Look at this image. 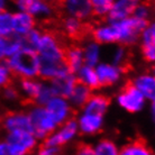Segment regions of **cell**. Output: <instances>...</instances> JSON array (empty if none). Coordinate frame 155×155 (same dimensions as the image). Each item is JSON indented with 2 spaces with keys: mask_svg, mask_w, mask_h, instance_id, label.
<instances>
[{
  "mask_svg": "<svg viewBox=\"0 0 155 155\" xmlns=\"http://www.w3.org/2000/svg\"><path fill=\"white\" fill-rule=\"evenodd\" d=\"M148 21L130 16L118 21L107 20L92 29V39L100 45H133L140 39V34L146 28Z\"/></svg>",
  "mask_w": 155,
  "mask_h": 155,
  "instance_id": "obj_1",
  "label": "cell"
},
{
  "mask_svg": "<svg viewBox=\"0 0 155 155\" xmlns=\"http://www.w3.org/2000/svg\"><path fill=\"white\" fill-rule=\"evenodd\" d=\"M5 64L14 77L19 79H33L38 75L39 58L35 51L21 48L9 56Z\"/></svg>",
  "mask_w": 155,
  "mask_h": 155,
  "instance_id": "obj_2",
  "label": "cell"
},
{
  "mask_svg": "<svg viewBox=\"0 0 155 155\" xmlns=\"http://www.w3.org/2000/svg\"><path fill=\"white\" fill-rule=\"evenodd\" d=\"M65 47L62 41L55 33L46 31L42 33L37 47L39 61L46 62H65L64 61Z\"/></svg>",
  "mask_w": 155,
  "mask_h": 155,
  "instance_id": "obj_3",
  "label": "cell"
},
{
  "mask_svg": "<svg viewBox=\"0 0 155 155\" xmlns=\"http://www.w3.org/2000/svg\"><path fill=\"white\" fill-rule=\"evenodd\" d=\"M28 116L33 126V134L37 140H45L58 128V125L48 115L44 106L35 105Z\"/></svg>",
  "mask_w": 155,
  "mask_h": 155,
  "instance_id": "obj_4",
  "label": "cell"
},
{
  "mask_svg": "<svg viewBox=\"0 0 155 155\" xmlns=\"http://www.w3.org/2000/svg\"><path fill=\"white\" fill-rule=\"evenodd\" d=\"M117 104L120 108L130 114H137L142 111L146 106V99L140 92V90L136 89V87L129 83L125 85L120 92L117 94Z\"/></svg>",
  "mask_w": 155,
  "mask_h": 155,
  "instance_id": "obj_5",
  "label": "cell"
},
{
  "mask_svg": "<svg viewBox=\"0 0 155 155\" xmlns=\"http://www.w3.org/2000/svg\"><path fill=\"white\" fill-rule=\"evenodd\" d=\"M79 133L80 132H79L77 119L70 118L61 126H58L50 136H47L45 138L44 146L60 150L61 146L72 142L79 135Z\"/></svg>",
  "mask_w": 155,
  "mask_h": 155,
  "instance_id": "obj_6",
  "label": "cell"
},
{
  "mask_svg": "<svg viewBox=\"0 0 155 155\" xmlns=\"http://www.w3.org/2000/svg\"><path fill=\"white\" fill-rule=\"evenodd\" d=\"M6 144L10 155H27L36 147L37 138L28 132L8 133Z\"/></svg>",
  "mask_w": 155,
  "mask_h": 155,
  "instance_id": "obj_7",
  "label": "cell"
},
{
  "mask_svg": "<svg viewBox=\"0 0 155 155\" xmlns=\"http://www.w3.org/2000/svg\"><path fill=\"white\" fill-rule=\"evenodd\" d=\"M47 113L54 120V123L58 126H61L66 120L72 118L73 115V108L70 105L69 100L66 98L58 97L55 96L51 99L46 105L44 106Z\"/></svg>",
  "mask_w": 155,
  "mask_h": 155,
  "instance_id": "obj_8",
  "label": "cell"
},
{
  "mask_svg": "<svg viewBox=\"0 0 155 155\" xmlns=\"http://www.w3.org/2000/svg\"><path fill=\"white\" fill-rule=\"evenodd\" d=\"M97 73L98 81L100 87H111L119 83L124 77V68L115 65L110 62L101 61L98 65L94 66Z\"/></svg>",
  "mask_w": 155,
  "mask_h": 155,
  "instance_id": "obj_9",
  "label": "cell"
},
{
  "mask_svg": "<svg viewBox=\"0 0 155 155\" xmlns=\"http://www.w3.org/2000/svg\"><path fill=\"white\" fill-rule=\"evenodd\" d=\"M1 125L8 133L28 132L33 134V126L27 114L15 113V111L5 114L1 118Z\"/></svg>",
  "mask_w": 155,
  "mask_h": 155,
  "instance_id": "obj_10",
  "label": "cell"
},
{
  "mask_svg": "<svg viewBox=\"0 0 155 155\" xmlns=\"http://www.w3.org/2000/svg\"><path fill=\"white\" fill-rule=\"evenodd\" d=\"M79 132L87 136L96 135L101 132L105 124V116L81 111L77 118Z\"/></svg>",
  "mask_w": 155,
  "mask_h": 155,
  "instance_id": "obj_11",
  "label": "cell"
},
{
  "mask_svg": "<svg viewBox=\"0 0 155 155\" xmlns=\"http://www.w3.org/2000/svg\"><path fill=\"white\" fill-rule=\"evenodd\" d=\"M61 8L66 16L78 18L82 21L90 19L93 16L90 0H62Z\"/></svg>",
  "mask_w": 155,
  "mask_h": 155,
  "instance_id": "obj_12",
  "label": "cell"
},
{
  "mask_svg": "<svg viewBox=\"0 0 155 155\" xmlns=\"http://www.w3.org/2000/svg\"><path fill=\"white\" fill-rule=\"evenodd\" d=\"M15 4L23 10L24 12H28L31 16L41 17L42 19L47 20L52 18L55 9L44 0H12Z\"/></svg>",
  "mask_w": 155,
  "mask_h": 155,
  "instance_id": "obj_13",
  "label": "cell"
},
{
  "mask_svg": "<svg viewBox=\"0 0 155 155\" xmlns=\"http://www.w3.org/2000/svg\"><path fill=\"white\" fill-rule=\"evenodd\" d=\"M140 2L142 0H114V4L107 18L110 21L126 19L134 15L135 9Z\"/></svg>",
  "mask_w": 155,
  "mask_h": 155,
  "instance_id": "obj_14",
  "label": "cell"
},
{
  "mask_svg": "<svg viewBox=\"0 0 155 155\" xmlns=\"http://www.w3.org/2000/svg\"><path fill=\"white\" fill-rule=\"evenodd\" d=\"M132 84L140 90L146 101L155 100V75L153 73H140L136 75L132 81Z\"/></svg>",
  "mask_w": 155,
  "mask_h": 155,
  "instance_id": "obj_15",
  "label": "cell"
},
{
  "mask_svg": "<svg viewBox=\"0 0 155 155\" xmlns=\"http://www.w3.org/2000/svg\"><path fill=\"white\" fill-rule=\"evenodd\" d=\"M48 82H50L51 88H52L55 96L68 99L78 81L77 78H75V74L70 72V73L65 74L63 77L56 78V79Z\"/></svg>",
  "mask_w": 155,
  "mask_h": 155,
  "instance_id": "obj_16",
  "label": "cell"
},
{
  "mask_svg": "<svg viewBox=\"0 0 155 155\" xmlns=\"http://www.w3.org/2000/svg\"><path fill=\"white\" fill-rule=\"evenodd\" d=\"M110 106L109 98L102 93H92L87 104L83 106L82 111L90 114H96L100 116H105Z\"/></svg>",
  "mask_w": 155,
  "mask_h": 155,
  "instance_id": "obj_17",
  "label": "cell"
},
{
  "mask_svg": "<svg viewBox=\"0 0 155 155\" xmlns=\"http://www.w3.org/2000/svg\"><path fill=\"white\" fill-rule=\"evenodd\" d=\"M43 84L34 79H20V90L24 93V105H36V100L39 96Z\"/></svg>",
  "mask_w": 155,
  "mask_h": 155,
  "instance_id": "obj_18",
  "label": "cell"
},
{
  "mask_svg": "<svg viewBox=\"0 0 155 155\" xmlns=\"http://www.w3.org/2000/svg\"><path fill=\"white\" fill-rule=\"evenodd\" d=\"M35 18L28 12H19L12 15V27L14 34L18 36H25L34 29Z\"/></svg>",
  "mask_w": 155,
  "mask_h": 155,
  "instance_id": "obj_19",
  "label": "cell"
},
{
  "mask_svg": "<svg viewBox=\"0 0 155 155\" xmlns=\"http://www.w3.org/2000/svg\"><path fill=\"white\" fill-rule=\"evenodd\" d=\"M83 51V58H84V64L94 68L101 62V56H102V47L98 42L94 39L87 41L84 46L82 47Z\"/></svg>",
  "mask_w": 155,
  "mask_h": 155,
  "instance_id": "obj_20",
  "label": "cell"
},
{
  "mask_svg": "<svg viewBox=\"0 0 155 155\" xmlns=\"http://www.w3.org/2000/svg\"><path fill=\"white\" fill-rule=\"evenodd\" d=\"M64 61L68 65L70 72L75 73L80 68L84 65V58H83V51L82 47L72 45L65 48L64 53Z\"/></svg>",
  "mask_w": 155,
  "mask_h": 155,
  "instance_id": "obj_21",
  "label": "cell"
},
{
  "mask_svg": "<svg viewBox=\"0 0 155 155\" xmlns=\"http://www.w3.org/2000/svg\"><path fill=\"white\" fill-rule=\"evenodd\" d=\"M91 94H92V90L77 82V84L73 88L68 100L70 102V105L72 106V108L82 109L83 106L87 104V101L89 100V98L91 97Z\"/></svg>",
  "mask_w": 155,
  "mask_h": 155,
  "instance_id": "obj_22",
  "label": "cell"
},
{
  "mask_svg": "<svg viewBox=\"0 0 155 155\" xmlns=\"http://www.w3.org/2000/svg\"><path fill=\"white\" fill-rule=\"evenodd\" d=\"M74 74H75V78H77V81L79 83H81V84L85 85V87H88L89 89L96 90L100 87L96 70L92 66L85 65L84 64Z\"/></svg>",
  "mask_w": 155,
  "mask_h": 155,
  "instance_id": "obj_23",
  "label": "cell"
},
{
  "mask_svg": "<svg viewBox=\"0 0 155 155\" xmlns=\"http://www.w3.org/2000/svg\"><path fill=\"white\" fill-rule=\"evenodd\" d=\"M62 29L63 33L69 37L75 38L80 37L84 31V24L83 21L74 17L66 16L62 21Z\"/></svg>",
  "mask_w": 155,
  "mask_h": 155,
  "instance_id": "obj_24",
  "label": "cell"
},
{
  "mask_svg": "<svg viewBox=\"0 0 155 155\" xmlns=\"http://www.w3.org/2000/svg\"><path fill=\"white\" fill-rule=\"evenodd\" d=\"M118 155H154V153L143 142H133L120 148Z\"/></svg>",
  "mask_w": 155,
  "mask_h": 155,
  "instance_id": "obj_25",
  "label": "cell"
},
{
  "mask_svg": "<svg viewBox=\"0 0 155 155\" xmlns=\"http://www.w3.org/2000/svg\"><path fill=\"white\" fill-rule=\"evenodd\" d=\"M93 150L96 155H118L120 148L114 140L102 138L98 140V143L93 146Z\"/></svg>",
  "mask_w": 155,
  "mask_h": 155,
  "instance_id": "obj_26",
  "label": "cell"
},
{
  "mask_svg": "<svg viewBox=\"0 0 155 155\" xmlns=\"http://www.w3.org/2000/svg\"><path fill=\"white\" fill-rule=\"evenodd\" d=\"M90 4L92 7L93 15L98 16L100 18L107 17L111 9L114 0H90Z\"/></svg>",
  "mask_w": 155,
  "mask_h": 155,
  "instance_id": "obj_27",
  "label": "cell"
},
{
  "mask_svg": "<svg viewBox=\"0 0 155 155\" xmlns=\"http://www.w3.org/2000/svg\"><path fill=\"white\" fill-rule=\"evenodd\" d=\"M14 34L12 15L6 10L0 12V37H9Z\"/></svg>",
  "mask_w": 155,
  "mask_h": 155,
  "instance_id": "obj_28",
  "label": "cell"
},
{
  "mask_svg": "<svg viewBox=\"0 0 155 155\" xmlns=\"http://www.w3.org/2000/svg\"><path fill=\"white\" fill-rule=\"evenodd\" d=\"M127 48L124 45H117L111 52L110 55V63H113L115 65L123 66L124 63L127 61Z\"/></svg>",
  "mask_w": 155,
  "mask_h": 155,
  "instance_id": "obj_29",
  "label": "cell"
},
{
  "mask_svg": "<svg viewBox=\"0 0 155 155\" xmlns=\"http://www.w3.org/2000/svg\"><path fill=\"white\" fill-rule=\"evenodd\" d=\"M140 44H151L155 47V20L147 24L146 28L140 36Z\"/></svg>",
  "mask_w": 155,
  "mask_h": 155,
  "instance_id": "obj_30",
  "label": "cell"
},
{
  "mask_svg": "<svg viewBox=\"0 0 155 155\" xmlns=\"http://www.w3.org/2000/svg\"><path fill=\"white\" fill-rule=\"evenodd\" d=\"M0 97L7 101L17 100V99H19V90L12 83H10L0 90Z\"/></svg>",
  "mask_w": 155,
  "mask_h": 155,
  "instance_id": "obj_31",
  "label": "cell"
},
{
  "mask_svg": "<svg viewBox=\"0 0 155 155\" xmlns=\"http://www.w3.org/2000/svg\"><path fill=\"white\" fill-rule=\"evenodd\" d=\"M10 83H12L10 71L5 63H0V90Z\"/></svg>",
  "mask_w": 155,
  "mask_h": 155,
  "instance_id": "obj_32",
  "label": "cell"
},
{
  "mask_svg": "<svg viewBox=\"0 0 155 155\" xmlns=\"http://www.w3.org/2000/svg\"><path fill=\"white\" fill-rule=\"evenodd\" d=\"M151 7L148 6L147 4H144V2H140L137 8L135 9V12H134V15L135 17L137 18H140V19H144V20H147L148 21V18L151 17Z\"/></svg>",
  "mask_w": 155,
  "mask_h": 155,
  "instance_id": "obj_33",
  "label": "cell"
},
{
  "mask_svg": "<svg viewBox=\"0 0 155 155\" xmlns=\"http://www.w3.org/2000/svg\"><path fill=\"white\" fill-rule=\"evenodd\" d=\"M142 46V54L143 58L148 63H155V47L151 44H140Z\"/></svg>",
  "mask_w": 155,
  "mask_h": 155,
  "instance_id": "obj_34",
  "label": "cell"
},
{
  "mask_svg": "<svg viewBox=\"0 0 155 155\" xmlns=\"http://www.w3.org/2000/svg\"><path fill=\"white\" fill-rule=\"evenodd\" d=\"M75 155H96V153H94L93 146H90V145H81L77 150Z\"/></svg>",
  "mask_w": 155,
  "mask_h": 155,
  "instance_id": "obj_35",
  "label": "cell"
},
{
  "mask_svg": "<svg viewBox=\"0 0 155 155\" xmlns=\"http://www.w3.org/2000/svg\"><path fill=\"white\" fill-rule=\"evenodd\" d=\"M7 56V37H0V60Z\"/></svg>",
  "mask_w": 155,
  "mask_h": 155,
  "instance_id": "obj_36",
  "label": "cell"
},
{
  "mask_svg": "<svg viewBox=\"0 0 155 155\" xmlns=\"http://www.w3.org/2000/svg\"><path fill=\"white\" fill-rule=\"evenodd\" d=\"M0 155H10L6 142H0Z\"/></svg>",
  "mask_w": 155,
  "mask_h": 155,
  "instance_id": "obj_37",
  "label": "cell"
},
{
  "mask_svg": "<svg viewBox=\"0 0 155 155\" xmlns=\"http://www.w3.org/2000/svg\"><path fill=\"white\" fill-rule=\"evenodd\" d=\"M44 1L50 5V6H52L54 9L61 7V4H62V0H44Z\"/></svg>",
  "mask_w": 155,
  "mask_h": 155,
  "instance_id": "obj_38",
  "label": "cell"
},
{
  "mask_svg": "<svg viewBox=\"0 0 155 155\" xmlns=\"http://www.w3.org/2000/svg\"><path fill=\"white\" fill-rule=\"evenodd\" d=\"M150 113H151L152 120L155 124V100L151 101V104H150Z\"/></svg>",
  "mask_w": 155,
  "mask_h": 155,
  "instance_id": "obj_39",
  "label": "cell"
},
{
  "mask_svg": "<svg viewBox=\"0 0 155 155\" xmlns=\"http://www.w3.org/2000/svg\"><path fill=\"white\" fill-rule=\"evenodd\" d=\"M5 10V0H0V12Z\"/></svg>",
  "mask_w": 155,
  "mask_h": 155,
  "instance_id": "obj_40",
  "label": "cell"
},
{
  "mask_svg": "<svg viewBox=\"0 0 155 155\" xmlns=\"http://www.w3.org/2000/svg\"><path fill=\"white\" fill-rule=\"evenodd\" d=\"M1 118H2V115L0 114V125H1Z\"/></svg>",
  "mask_w": 155,
  "mask_h": 155,
  "instance_id": "obj_41",
  "label": "cell"
},
{
  "mask_svg": "<svg viewBox=\"0 0 155 155\" xmlns=\"http://www.w3.org/2000/svg\"><path fill=\"white\" fill-rule=\"evenodd\" d=\"M152 73H153L155 75V65H154V69H153V72H152Z\"/></svg>",
  "mask_w": 155,
  "mask_h": 155,
  "instance_id": "obj_42",
  "label": "cell"
},
{
  "mask_svg": "<svg viewBox=\"0 0 155 155\" xmlns=\"http://www.w3.org/2000/svg\"><path fill=\"white\" fill-rule=\"evenodd\" d=\"M147 1H151V0H147Z\"/></svg>",
  "mask_w": 155,
  "mask_h": 155,
  "instance_id": "obj_43",
  "label": "cell"
}]
</instances>
